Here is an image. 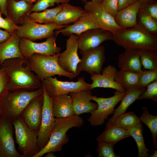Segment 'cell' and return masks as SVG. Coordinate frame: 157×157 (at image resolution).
Instances as JSON below:
<instances>
[{"instance_id": "29", "label": "cell", "mask_w": 157, "mask_h": 157, "mask_svg": "<svg viewBox=\"0 0 157 157\" xmlns=\"http://www.w3.org/2000/svg\"><path fill=\"white\" fill-rule=\"evenodd\" d=\"M62 8L61 4L54 8L46 9L42 12L31 13L26 16L22 20H25L39 24H49L61 10Z\"/></svg>"}, {"instance_id": "50", "label": "cell", "mask_w": 157, "mask_h": 157, "mask_svg": "<svg viewBox=\"0 0 157 157\" xmlns=\"http://www.w3.org/2000/svg\"><path fill=\"white\" fill-rule=\"evenodd\" d=\"M102 1L103 0H91V1L95 3L101 4Z\"/></svg>"}, {"instance_id": "28", "label": "cell", "mask_w": 157, "mask_h": 157, "mask_svg": "<svg viewBox=\"0 0 157 157\" xmlns=\"http://www.w3.org/2000/svg\"><path fill=\"white\" fill-rule=\"evenodd\" d=\"M146 88L138 86L125 90L126 94L121 100L119 105L115 109L113 115L108 120L111 123L116 118L126 113L128 108L133 103L141 94L146 90Z\"/></svg>"}, {"instance_id": "1", "label": "cell", "mask_w": 157, "mask_h": 157, "mask_svg": "<svg viewBox=\"0 0 157 157\" xmlns=\"http://www.w3.org/2000/svg\"><path fill=\"white\" fill-rule=\"evenodd\" d=\"M0 68L9 76V90L20 89L34 90L42 88L41 81L31 70L27 58L7 59L0 65Z\"/></svg>"}, {"instance_id": "15", "label": "cell", "mask_w": 157, "mask_h": 157, "mask_svg": "<svg viewBox=\"0 0 157 157\" xmlns=\"http://www.w3.org/2000/svg\"><path fill=\"white\" fill-rule=\"evenodd\" d=\"M84 9L87 12L91 13L94 15L99 28L113 34L123 29L118 25L115 18L103 8L101 4L87 1L85 3Z\"/></svg>"}, {"instance_id": "27", "label": "cell", "mask_w": 157, "mask_h": 157, "mask_svg": "<svg viewBox=\"0 0 157 157\" xmlns=\"http://www.w3.org/2000/svg\"><path fill=\"white\" fill-rule=\"evenodd\" d=\"M131 136L126 130L108 122L104 131L97 138L100 142L114 146L118 142Z\"/></svg>"}, {"instance_id": "51", "label": "cell", "mask_w": 157, "mask_h": 157, "mask_svg": "<svg viewBox=\"0 0 157 157\" xmlns=\"http://www.w3.org/2000/svg\"><path fill=\"white\" fill-rule=\"evenodd\" d=\"M157 156V151H154V154L151 155L149 156V157H156Z\"/></svg>"}, {"instance_id": "3", "label": "cell", "mask_w": 157, "mask_h": 157, "mask_svg": "<svg viewBox=\"0 0 157 157\" xmlns=\"http://www.w3.org/2000/svg\"><path fill=\"white\" fill-rule=\"evenodd\" d=\"M83 124V118L75 114L66 118H56V125L47 143L33 157H42L49 152L55 153L61 151L69 140L66 134L68 130L74 127H80Z\"/></svg>"}, {"instance_id": "25", "label": "cell", "mask_w": 157, "mask_h": 157, "mask_svg": "<svg viewBox=\"0 0 157 157\" xmlns=\"http://www.w3.org/2000/svg\"><path fill=\"white\" fill-rule=\"evenodd\" d=\"M51 99L52 109L56 118H66L75 114L72 100L68 94L60 95Z\"/></svg>"}, {"instance_id": "2", "label": "cell", "mask_w": 157, "mask_h": 157, "mask_svg": "<svg viewBox=\"0 0 157 157\" xmlns=\"http://www.w3.org/2000/svg\"><path fill=\"white\" fill-rule=\"evenodd\" d=\"M113 40L125 49L157 50V36L149 33L137 23L113 34Z\"/></svg>"}, {"instance_id": "53", "label": "cell", "mask_w": 157, "mask_h": 157, "mask_svg": "<svg viewBox=\"0 0 157 157\" xmlns=\"http://www.w3.org/2000/svg\"><path fill=\"white\" fill-rule=\"evenodd\" d=\"M1 115V108H0V115Z\"/></svg>"}, {"instance_id": "41", "label": "cell", "mask_w": 157, "mask_h": 157, "mask_svg": "<svg viewBox=\"0 0 157 157\" xmlns=\"http://www.w3.org/2000/svg\"><path fill=\"white\" fill-rule=\"evenodd\" d=\"M103 8L114 18L119 11L118 0H103L101 3Z\"/></svg>"}, {"instance_id": "21", "label": "cell", "mask_w": 157, "mask_h": 157, "mask_svg": "<svg viewBox=\"0 0 157 157\" xmlns=\"http://www.w3.org/2000/svg\"><path fill=\"white\" fill-rule=\"evenodd\" d=\"M62 4L61 10L49 23L68 25L69 23L74 22L87 12L81 7L72 5L68 3Z\"/></svg>"}, {"instance_id": "54", "label": "cell", "mask_w": 157, "mask_h": 157, "mask_svg": "<svg viewBox=\"0 0 157 157\" xmlns=\"http://www.w3.org/2000/svg\"><path fill=\"white\" fill-rule=\"evenodd\" d=\"M1 13L0 11V17H1Z\"/></svg>"}, {"instance_id": "31", "label": "cell", "mask_w": 157, "mask_h": 157, "mask_svg": "<svg viewBox=\"0 0 157 157\" xmlns=\"http://www.w3.org/2000/svg\"><path fill=\"white\" fill-rule=\"evenodd\" d=\"M126 130L136 142L138 150V157L148 156V152L149 150L145 145L142 134L143 126L141 122Z\"/></svg>"}, {"instance_id": "34", "label": "cell", "mask_w": 157, "mask_h": 157, "mask_svg": "<svg viewBox=\"0 0 157 157\" xmlns=\"http://www.w3.org/2000/svg\"><path fill=\"white\" fill-rule=\"evenodd\" d=\"M139 51L141 63L144 69L157 68V50L144 49Z\"/></svg>"}, {"instance_id": "44", "label": "cell", "mask_w": 157, "mask_h": 157, "mask_svg": "<svg viewBox=\"0 0 157 157\" xmlns=\"http://www.w3.org/2000/svg\"><path fill=\"white\" fill-rule=\"evenodd\" d=\"M138 0H118V9L119 10L133 4Z\"/></svg>"}, {"instance_id": "22", "label": "cell", "mask_w": 157, "mask_h": 157, "mask_svg": "<svg viewBox=\"0 0 157 157\" xmlns=\"http://www.w3.org/2000/svg\"><path fill=\"white\" fill-rule=\"evenodd\" d=\"M33 5L24 0H7V17L15 24H21L24 18L31 13Z\"/></svg>"}, {"instance_id": "17", "label": "cell", "mask_w": 157, "mask_h": 157, "mask_svg": "<svg viewBox=\"0 0 157 157\" xmlns=\"http://www.w3.org/2000/svg\"><path fill=\"white\" fill-rule=\"evenodd\" d=\"M43 101V94L35 97L29 103L20 115L32 130L38 132L40 128Z\"/></svg>"}, {"instance_id": "35", "label": "cell", "mask_w": 157, "mask_h": 157, "mask_svg": "<svg viewBox=\"0 0 157 157\" xmlns=\"http://www.w3.org/2000/svg\"><path fill=\"white\" fill-rule=\"evenodd\" d=\"M137 23L152 34L157 36V21L140 8L137 16Z\"/></svg>"}, {"instance_id": "43", "label": "cell", "mask_w": 157, "mask_h": 157, "mask_svg": "<svg viewBox=\"0 0 157 157\" xmlns=\"http://www.w3.org/2000/svg\"><path fill=\"white\" fill-rule=\"evenodd\" d=\"M18 25L15 24L8 17L3 18L0 17V28H3L12 34L15 32Z\"/></svg>"}, {"instance_id": "18", "label": "cell", "mask_w": 157, "mask_h": 157, "mask_svg": "<svg viewBox=\"0 0 157 157\" xmlns=\"http://www.w3.org/2000/svg\"><path fill=\"white\" fill-rule=\"evenodd\" d=\"M99 28L97 19L91 13L87 12L77 20L70 25H67L64 28L55 31L56 36L60 33L64 36L69 37L72 34L79 35L88 30Z\"/></svg>"}, {"instance_id": "30", "label": "cell", "mask_w": 157, "mask_h": 157, "mask_svg": "<svg viewBox=\"0 0 157 157\" xmlns=\"http://www.w3.org/2000/svg\"><path fill=\"white\" fill-rule=\"evenodd\" d=\"M141 72L120 69L117 71L115 81L125 90L134 88L138 85Z\"/></svg>"}, {"instance_id": "46", "label": "cell", "mask_w": 157, "mask_h": 157, "mask_svg": "<svg viewBox=\"0 0 157 157\" xmlns=\"http://www.w3.org/2000/svg\"><path fill=\"white\" fill-rule=\"evenodd\" d=\"M18 1L19 0H15ZM7 0H0V11L1 13L7 17L6 10Z\"/></svg>"}, {"instance_id": "8", "label": "cell", "mask_w": 157, "mask_h": 157, "mask_svg": "<svg viewBox=\"0 0 157 157\" xmlns=\"http://www.w3.org/2000/svg\"><path fill=\"white\" fill-rule=\"evenodd\" d=\"M48 95L52 99L58 95L84 90H91L90 84L85 82L84 77L76 82L62 81L56 77L46 78L41 81Z\"/></svg>"}, {"instance_id": "16", "label": "cell", "mask_w": 157, "mask_h": 157, "mask_svg": "<svg viewBox=\"0 0 157 157\" xmlns=\"http://www.w3.org/2000/svg\"><path fill=\"white\" fill-rule=\"evenodd\" d=\"M113 39V34L108 31L99 28L92 29L78 35V49L81 51L93 49Z\"/></svg>"}, {"instance_id": "48", "label": "cell", "mask_w": 157, "mask_h": 157, "mask_svg": "<svg viewBox=\"0 0 157 157\" xmlns=\"http://www.w3.org/2000/svg\"><path fill=\"white\" fill-rule=\"evenodd\" d=\"M140 3L141 6L143 5L151 0H138Z\"/></svg>"}, {"instance_id": "45", "label": "cell", "mask_w": 157, "mask_h": 157, "mask_svg": "<svg viewBox=\"0 0 157 157\" xmlns=\"http://www.w3.org/2000/svg\"><path fill=\"white\" fill-rule=\"evenodd\" d=\"M11 34L6 30H3L0 29V44L8 39Z\"/></svg>"}, {"instance_id": "38", "label": "cell", "mask_w": 157, "mask_h": 157, "mask_svg": "<svg viewBox=\"0 0 157 157\" xmlns=\"http://www.w3.org/2000/svg\"><path fill=\"white\" fill-rule=\"evenodd\" d=\"M9 76L4 69L0 68V104L9 91Z\"/></svg>"}, {"instance_id": "9", "label": "cell", "mask_w": 157, "mask_h": 157, "mask_svg": "<svg viewBox=\"0 0 157 157\" xmlns=\"http://www.w3.org/2000/svg\"><path fill=\"white\" fill-rule=\"evenodd\" d=\"M20 26L18 25L15 33L21 38L31 41L47 38L55 34V30H59L66 25L54 23L41 24L25 20H22Z\"/></svg>"}, {"instance_id": "19", "label": "cell", "mask_w": 157, "mask_h": 157, "mask_svg": "<svg viewBox=\"0 0 157 157\" xmlns=\"http://www.w3.org/2000/svg\"><path fill=\"white\" fill-rule=\"evenodd\" d=\"M117 72L115 67L110 65L103 69L101 74L91 75V90L96 88H111L121 92H125V89L115 81Z\"/></svg>"}, {"instance_id": "47", "label": "cell", "mask_w": 157, "mask_h": 157, "mask_svg": "<svg viewBox=\"0 0 157 157\" xmlns=\"http://www.w3.org/2000/svg\"><path fill=\"white\" fill-rule=\"evenodd\" d=\"M47 155L45 156L46 157H56L53 154V153L52 152H49L47 153Z\"/></svg>"}, {"instance_id": "12", "label": "cell", "mask_w": 157, "mask_h": 157, "mask_svg": "<svg viewBox=\"0 0 157 157\" xmlns=\"http://www.w3.org/2000/svg\"><path fill=\"white\" fill-rule=\"evenodd\" d=\"M56 36L54 34L42 42L36 43L24 38H21L19 49L22 55L28 58L34 53L54 56L60 53L61 48L56 43Z\"/></svg>"}, {"instance_id": "7", "label": "cell", "mask_w": 157, "mask_h": 157, "mask_svg": "<svg viewBox=\"0 0 157 157\" xmlns=\"http://www.w3.org/2000/svg\"><path fill=\"white\" fill-rule=\"evenodd\" d=\"M125 94V92H121L116 90L113 96L108 97L92 95V100L97 103L98 106L96 109L90 113L91 115L88 121L90 125L96 126L103 124L108 115L113 113L115 106L121 100Z\"/></svg>"}, {"instance_id": "14", "label": "cell", "mask_w": 157, "mask_h": 157, "mask_svg": "<svg viewBox=\"0 0 157 157\" xmlns=\"http://www.w3.org/2000/svg\"><path fill=\"white\" fill-rule=\"evenodd\" d=\"M78 35H72L66 40V50L60 53L58 59V64L62 68L76 75L77 65L81 60L78 55Z\"/></svg>"}, {"instance_id": "24", "label": "cell", "mask_w": 157, "mask_h": 157, "mask_svg": "<svg viewBox=\"0 0 157 157\" xmlns=\"http://www.w3.org/2000/svg\"><path fill=\"white\" fill-rule=\"evenodd\" d=\"M21 38L15 32L5 41L0 44V65L5 60L14 58H23L19 49Z\"/></svg>"}, {"instance_id": "11", "label": "cell", "mask_w": 157, "mask_h": 157, "mask_svg": "<svg viewBox=\"0 0 157 157\" xmlns=\"http://www.w3.org/2000/svg\"><path fill=\"white\" fill-rule=\"evenodd\" d=\"M43 90V101L41 124L38 133L37 145L40 151L47 143L50 134L56 124L52 108V99L48 95L45 89Z\"/></svg>"}, {"instance_id": "33", "label": "cell", "mask_w": 157, "mask_h": 157, "mask_svg": "<svg viewBox=\"0 0 157 157\" xmlns=\"http://www.w3.org/2000/svg\"><path fill=\"white\" fill-rule=\"evenodd\" d=\"M141 122L139 117L131 111L122 114L110 123L127 130Z\"/></svg>"}, {"instance_id": "13", "label": "cell", "mask_w": 157, "mask_h": 157, "mask_svg": "<svg viewBox=\"0 0 157 157\" xmlns=\"http://www.w3.org/2000/svg\"><path fill=\"white\" fill-rule=\"evenodd\" d=\"M13 126L8 118L0 115V157H24L15 148Z\"/></svg>"}, {"instance_id": "36", "label": "cell", "mask_w": 157, "mask_h": 157, "mask_svg": "<svg viewBox=\"0 0 157 157\" xmlns=\"http://www.w3.org/2000/svg\"><path fill=\"white\" fill-rule=\"evenodd\" d=\"M157 80V68L142 70L141 72L137 86L146 88L150 83Z\"/></svg>"}, {"instance_id": "26", "label": "cell", "mask_w": 157, "mask_h": 157, "mask_svg": "<svg viewBox=\"0 0 157 157\" xmlns=\"http://www.w3.org/2000/svg\"><path fill=\"white\" fill-rule=\"evenodd\" d=\"M140 6V3L138 1L131 5L119 10L115 18L118 25L123 29L135 25Z\"/></svg>"}, {"instance_id": "10", "label": "cell", "mask_w": 157, "mask_h": 157, "mask_svg": "<svg viewBox=\"0 0 157 157\" xmlns=\"http://www.w3.org/2000/svg\"><path fill=\"white\" fill-rule=\"evenodd\" d=\"M80 52L82 57L77 67L76 75L82 71L87 72L91 75L101 74L106 59L104 47L100 45Z\"/></svg>"}, {"instance_id": "4", "label": "cell", "mask_w": 157, "mask_h": 157, "mask_svg": "<svg viewBox=\"0 0 157 157\" xmlns=\"http://www.w3.org/2000/svg\"><path fill=\"white\" fill-rule=\"evenodd\" d=\"M43 93L42 87L34 90L23 89L9 90L0 103L1 115L13 123L20 116L32 99Z\"/></svg>"}, {"instance_id": "39", "label": "cell", "mask_w": 157, "mask_h": 157, "mask_svg": "<svg viewBox=\"0 0 157 157\" xmlns=\"http://www.w3.org/2000/svg\"><path fill=\"white\" fill-rule=\"evenodd\" d=\"M113 146L104 142H98L97 151L98 157H119L114 151Z\"/></svg>"}, {"instance_id": "23", "label": "cell", "mask_w": 157, "mask_h": 157, "mask_svg": "<svg viewBox=\"0 0 157 157\" xmlns=\"http://www.w3.org/2000/svg\"><path fill=\"white\" fill-rule=\"evenodd\" d=\"M118 67L120 69L141 72L142 65L139 50L125 49L118 58Z\"/></svg>"}, {"instance_id": "49", "label": "cell", "mask_w": 157, "mask_h": 157, "mask_svg": "<svg viewBox=\"0 0 157 157\" xmlns=\"http://www.w3.org/2000/svg\"><path fill=\"white\" fill-rule=\"evenodd\" d=\"M26 2L32 5L33 3L34 2H36V0H24Z\"/></svg>"}, {"instance_id": "37", "label": "cell", "mask_w": 157, "mask_h": 157, "mask_svg": "<svg viewBox=\"0 0 157 157\" xmlns=\"http://www.w3.org/2000/svg\"><path fill=\"white\" fill-rule=\"evenodd\" d=\"M36 2L33 5L31 13L43 11L49 7L54 6L56 3H68L69 0H36Z\"/></svg>"}, {"instance_id": "5", "label": "cell", "mask_w": 157, "mask_h": 157, "mask_svg": "<svg viewBox=\"0 0 157 157\" xmlns=\"http://www.w3.org/2000/svg\"><path fill=\"white\" fill-rule=\"evenodd\" d=\"M60 53L54 56L34 53L28 58L31 70L41 81L55 75L65 76L71 80L76 77L74 73L66 72L60 66L58 59Z\"/></svg>"}, {"instance_id": "20", "label": "cell", "mask_w": 157, "mask_h": 157, "mask_svg": "<svg viewBox=\"0 0 157 157\" xmlns=\"http://www.w3.org/2000/svg\"><path fill=\"white\" fill-rule=\"evenodd\" d=\"M68 94L72 98L75 115H79L84 113H90L97 107V103L91 101L92 95L90 90L71 92Z\"/></svg>"}, {"instance_id": "40", "label": "cell", "mask_w": 157, "mask_h": 157, "mask_svg": "<svg viewBox=\"0 0 157 157\" xmlns=\"http://www.w3.org/2000/svg\"><path fill=\"white\" fill-rule=\"evenodd\" d=\"M146 90L138 98L137 100L151 99L157 101V80L149 84Z\"/></svg>"}, {"instance_id": "6", "label": "cell", "mask_w": 157, "mask_h": 157, "mask_svg": "<svg viewBox=\"0 0 157 157\" xmlns=\"http://www.w3.org/2000/svg\"><path fill=\"white\" fill-rule=\"evenodd\" d=\"M13 124L18 150L24 157H33L40 151L37 145L38 131L31 130L20 116Z\"/></svg>"}, {"instance_id": "32", "label": "cell", "mask_w": 157, "mask_h": 157, "mask_svg": "<svg viewBox=\"0 0 157 157\" xmlns=\"http://www.w3.org/2000/svg\"><path fill=\"white\" fill-rule=\"evenodd\" d=\"M143 112L139 117L141 122L144 124L151 131L152 138L153 147L157 149V116L150 114L147 107L142 108Z\"/></svg>"}, {"instance_id": "52", "label": "cell", "mask_w": 157, "mask_h": 157, "mask_svg": "<svg viewBox=\"0 0 157 157\" xmlns=\"http://www.w3.org/2000/svg\"><path fill=\"white\" fill-rule=\"evenodd\" d=\"M78 0L84 3L87 1V0Z\"/></svg>"}, {"instance_id": "42", "label": "cell", "mask_w": 157, "mask_h": 157, "mask_svg": "<svg viewBox=\"0 0 157 157\" xmlns=\"http://www.w3.org/2000/svg\"><path fill=\"white\" fill-rule=\"evenodd\" d=\"M155 20L157 21V1L151 0L140 6V8Z\"/></svg>"}]
</instances>
